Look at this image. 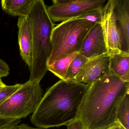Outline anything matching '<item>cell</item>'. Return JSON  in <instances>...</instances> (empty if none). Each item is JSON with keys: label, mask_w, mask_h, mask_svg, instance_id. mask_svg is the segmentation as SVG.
I'll use <instances>...</instances> for the list:
<instances>
[{"label": "cell", "mask_w": 129, "mask_h": 129, "mask_svg": "<svg viewBox=\"0 0 129 129\" xmlns=\"http://www.w3.org/2000/svg\"><path fill=\"white\" fill-rule=\"evenodd\" d=\"M129 92V82L109 73L90 84L78 118L83 129H106L116 122L121 102Z\"/></svg>", "instance_id": "obj_1"}, {"label": "cell", "mask_w": 129, "mask_h": 129, "mask_svg": "<svg viewBox=\"0 0 129 129\" xmlns=\"http://www.w3.org/2000/svg\"><path fill=\"white\" fill-rule=\"evenodd\" d=\"M90 84L61 80L48 88L30 121L36 127H59L78 118L83 99Z\"/></svg>", "instance_id": "obj_2"}, {"label": "cell", "mask_w": 129, "mask_h": 129, "mask_svg": "<svg viewBox=\"0 0 129 129\" xmlns=\"http://www.w3.org/2000/svg\"><path fill=\"white\" fill-rule=\"evenodd\" d=\"M43 0H35L27 17L32 32V64L29 80L40 82L48 71L51 51V36L55 25Z\"/></svg>", "instance_id": "obj_3"}, {"label": "cell", "mask_w": 129, "mask_h": 129, "mask_svg": "<svg viewBox=\"0 0 129 129\" xmlns=\"http://www.w3.org/2000/svg\"><path fill=\"white\" fill-rule=\"evenodd\" d=\"M95 24L74 19L55 27L51 36V51L48 66L69 55L79 53L85 37Z\"/></svg>", "instance_id": "obj_4"}, {"label": "cell", "mask_w": 129, "mask_h": 129, "mask_svg": "<svg viewBox=\"0 0 129 129\" xmlns=\"http://www.w3.org/2000/svg\"><path fill=\"white\" fill-rule=\"evenodd\" d=\"M43 92L40 82L29 80L0 105V116L20 119L26 118L37 109Z\"/></svg>", "instance_id": "obj_5"}, {"label": "cell", "mask_w": 129, "mask_h": 129, "mask_svg": "<svg viewBox=\"0 0 129 129\" xmlns=\"http://www.w3.org/2000/svg\"><path fill=\"white\" fill-rule=\"evenodd\" d=\"M105 0H69L67 3L47 7L53 22L66 21L77 18L89 12L103 9Z\"/></svg>", "instance_id": "obj_6"}, {"label": "cell", "mask_w": 129, "mask_h": 129, "mask_svg": "<svg viewBox=\"0 0 129 129\" xmlns=\"http://www.w3.org/2000/svg\"><path fill=\"white\" fill-rule=\"evenodd\" d=\"M115 0H109L103 9L101 25L105 38L108 52L121 50L120 33L114 12Z\"/></svg>", "instance_id": "obj_7"}, {"label": "cell", "mask_w": 129, "mask_h": 129, "mask_svg": "<svg viewBox=\"0 0 129 129\" xmlns=\"http://www.w3.org/2000/svg\"><path fill=\"white\" fill-rule=\"evenodd\" d=\"M108 53L89 59L74 80L90 84L110 73Z\"/></svg>", "instance_id": "obj_8"}, {"label": "cell", "mask_w": 129, "mask_h": 129, "mask_svg": "<svg viewBox=\"0 0 129 129\" xmlns=\"http://www.w3.org/2000/svg\"><path fill=\"white\" fill-rule=\"evenodd\" d=\"M79 53L89 59L108 53L101 24L96 23L89 31L84 40Z\"/></svg>", "instance_id": "obj_9"}, {"label": "cell", "mask_w": 129, "mask_h": 129, "mask_svg": "<svg viewBox=\"0 0 129 129\" xmlns=\"http://www.w3.org/2000/svg\"><path fill=\"white\" fill-rule=\"evenodd\" d=\"M114 12L120 37L121 50L129 53V0H115Z\"/></svg>", "instance_id": "obj_10"}, {"label": "cell", "mask_w": 129, "mask_h": 129, "mask_svg": "<svg viewBox=\"0 0 129 129\" xmlns=\"http://www.w3.org/2000/svg\"><path fill=\"white\" fill-rule=\"evenodd\" d=\"M17 25L21 57L30 68L32 64L33 42L31 28L27 16L19 17Z\"/></svg>", "instance_id": "obj_11"}, {"label": "cell", "mask_w": 129, "mask_h": 129, "mask_svg": "<svg viewBox=\"0 0 129 129\" xmlns=\"http://www.w3.org/2000/svg\"><path fill=\"white\" fill-rule=\"evenodd\" d=\"M109 68L111 74L129 82V53L122 50L109 51Z\"/></svg>", "instance_id": "obj_12"}, {"label": "cell", "mask_w": 129, "mask_h": 129, "mask_svg": "<svg viewBox=\"0 0 129 129\" xmlns=\"http://www.w3.org/2000/svg\"><path fill=\"white\" fill-rule=\"evenodd\" d=\"M35 0H3L1 7L4 12L14 16H27Z\"/></svg>", "instance_id": "obj_13"}, {"label": "cell", "mask_w": 129, "mask_h": 129, "mask_svg": "<svg viewBox=\"0 0 129 129\" xmlns=\"http://www.w3.org/2000/svg\"><path fill=\"white\" fill-rule=\"evenodd\" d=\"M78 53H73L59 59L53 64L48 66V71L51 72L61 80H64L71 62Z\"/></svg>", "instance_id": "obj_14"}, {"label": "cell", "mask_w": 129, "mask_h": 129, "mask_svg": "<svg viewBox=\"0 0 129 129\" xmlns=\"http://www.w3.org/2000/svg\"><path fill=\"white\" fill-rule=\"evenodd\" d=\"M129 92L126 93L120 103L116 116L118 122L125 129H129Z\"/></svg>", "instance_id": "obj_15"}, {"label": "cell", "mask_w": 129, "mask_h": 129, "mask_svg": "<svg viewBox=\"0 0 129 129\" xmlns=\"http://www.w3.org/2000/svg\"><path fill=\"white\" fill-rule=\"evenodd\" d=\"M88 59H89L78 53L71 62L66 75L64 80H74Z\"/></svg>", "instance_id": "obj_16"}, {"label": "cell", "mask_w": 129, "mask_h": 129, "mask_svg": "<svg viewBox=\"0 0 129 129\" xmlns=\"http://www.w3.org/2000/svg\"><path fill=\"white\" fill-rule=\"evenodd\" d=\"M21 84L7 86L0 90V104L4 102L21 87Z\"/></svg>", "instance_id": "obj_17"}, {"label": "cell", "mask_w": 129, "mask_h": 129, "mask_svg": "<svg viewBox=\"0 0 129 129\" xmlns=\"http://www.w3.org/2000/svg\"><path fill=\"white\" fill-rule=\"evenodd\" d=\"M103 9L89 12L76 19H84L95 23H102L103 20Z\"/></svg>", "instance_id": "obj_18"}, {"label": "cell", "mask_w": 129, "mask_h": 129, "mask_svg": "<svg viewBox=\"0 0 129 129\" xmlns=\"http://www.w3.org/2000/svg\"><path fill=\"white\" fill-rule=\"evenodd\" d=\"M21 121V119L18 118L5 117L0 116V129L16 128Z\"/></svg>", "instance_id": "obj_19"}, {"label": "cell", "mask_w": 129, "mask_h": 129, "mask_svg": "<svg viewBox=\"0 0 129 129\" xmlns=\"http://www.w3.org/2000/svg\"><path fill=\"white\" fill-rule=\"evenodd\" d=\"M9 66L4 61L0 59V80L2 78L7 77L9 74Z\"/></svg>", "instance_id": "obj_20"}, {"label": "cell", "mask_w": 129, "mask_h": 129, "mask_svg": "<svg viewBox=\"0 0 129 129\" xmlns=\"http://www.w3.org/2000/svg\"><path fill=\"white\" fill-rule=\"evenodd\" d=\"M66 125L67 129H83L81 122L78 118L72 121Z\"/></svg>", "instance_id": "obj_21"}, {"label": "cell", "mask_w": 129, "mask_h": 129, "mask_svg": "<svg viewBox=\"0 0 129 129\" xmlns=\"http://www.w3.org/2000/svg\"><path fill=\"white\" fill-rule=\"evenodd\" d=\"M17 129H43L39 127H33L30 126L27 124L22 123L18 125Z\"/></svg>", "instance_id": "obj_22"}, {"label": "cell", "mask_w": 129, "mask_h": 129, "mask_svg": "<svg viewBox=\"0 0 129 129\" xmlns=\"http://www.w3.org/2000/svg\"><path fill=\"white\" fill-rule=\"evenodd\" d=\"M106 129H125L118 122H116Z\"/></svg>", "instance_id": "obj_23"}, {"label": "cell", "mask_w": 129, "mask_h": 129, "mask_svg": "<svg viewBox=\"0 0 129 129\" xmlns=\"http://www.w3.org/2000/svg\"><path fill=\"white\" fill-rule=\"evenodd\" d=\"M6 84L3 82L2 80H0V90L6 86Z\"/></svg>", "instance_id": "obj_24"}, {"label": "cell", "mask_w": 129, "mask_h": 129, "mask_svg": "<svg viewBox=\"0 0 129 129\" xmlns=\"http://www.w3.org/2000/svg\"><path fill=\"white\" fill-rule=\"evenodd\" d=\"M17 129V127H16V128H12V129Z\"/></svg>", "instance_id": "obj_25"}]
</instances>
